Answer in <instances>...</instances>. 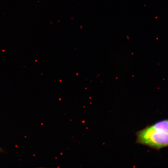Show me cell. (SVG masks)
Instances as JSON below:
<instances>
[{"label": "cell", "instance_id": "obj_1", "mask_svg": "<svg viewBox=\"0 0 168 168\" xmlns=\"http://www.w3.org/2000/svg\"><path fill=\"white\" fill-rule=\"evenodd\" d=\"M136 142L158 150L168 147V133L156 130L148 126L136 133Z\"/></svg>", "mask_w": 168, "mask_h": 168}, {"label": "cell", "instance_id": "obj_2", "mask_svg": "<svg viewBox=\"0 0 168 168\" xmlns=\"http://www.w3.org/2000/svg\"><path fill=\"white\" fill-rule=\"evenodd\" d=\"M151 125L156 130L168 133V119L158 121Z\"/></svg>", "mask_w": 168, "mask_h": 168}]
</instances>
